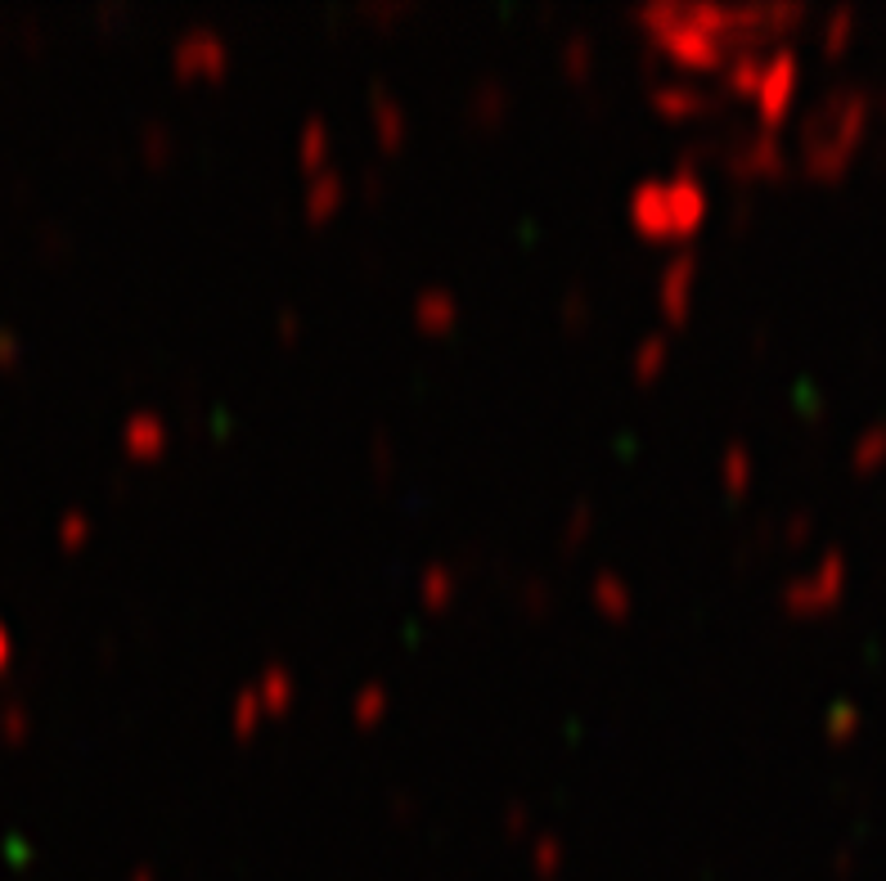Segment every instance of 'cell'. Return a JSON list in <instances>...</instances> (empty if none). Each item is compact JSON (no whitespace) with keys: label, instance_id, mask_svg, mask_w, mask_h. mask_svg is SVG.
<instances>
[{"label":"cell","instance_id":"14","mask_svg":"<svg viewBox=\"0 0 886 881\" xmlns=\"http://www.w3.org/2000/svg\"><path fill=\"white\" fill-rule=\"evenodd\" d=\"M589 603L612 620H625L635 612V590L616 571H595V580H589Z\"/></svg>","mask_w":886,"mask_h":881},{"label":"cell","instance_id":"7","mask_svg":"<svg viewBox=\"0 0 886 881\" xmlns=\"http://www.w3.org/2000/svg\"><path fill=\"white\" fill-rule=\"evenodd\" d=\"M797 95V55L783 46V50H774L765 55V72H761V86H756V108H761V122L774 126L783 113H788V104Z\"/></svg>","mask_w":886,"mask_h":881},{"label":"cell","instance_id":"17","mask_svg":"<svg viewBox=\"0 0 886 881\" xmlns=\"http://www.w3.org/2000/svg\"><path fill=\"white\" fill-rule=\"evenodd\" d=\"M667 360H671V338L667 334H644L635 342V351H631V370H635L639 383H648V378H657L661 370H667Z\"/></svg>","mask_w":886,"mask_h":881},{"label":"cell","instance_id":"20","mask_svg":"<svg viewBox=\"0 0 886 881\" xmlns=\"http://www.w3.org/2000/svg\"><path fill=\"white\" fill-rule=\"evenodd\" d=\"M262 715H266V707H262V697H256V688L252 684L235 688V697H230V728L239 733V738H248V733L262 724Z\"/></svg>","mask_w":886,"mask_h":881},{"label":"cell","instance_id":"23","mask_svg":"<svg viewBox=\"0 0 886 881\" xmlns=\"http://www.w3.org/2000/svg\"><path fill=\"white\" fill-rule=\"evenodd\" d=\"M559 55H563V68L572 72V77H585V72L595 68V41H589L585 32H572Z\"/></svg>","mask_w":886,"mask_h":881},{"label":"cell","instance_id":"2","mask_svg":"<svg viewBox=\"0 0 886 881\" xmlns=\"http://www.w3.org/2000/svg\"><path fill=\"white\" fill-rule=\"evenodd\" d=\"M625 216L648 239H689L711 216V190L703 171L671 167L667 176H644L625 194Z\"/></svg>","mask_w":886,"mask_h":881},{"label":"cell","instance_id":"25","mask_svg":"<svg viewBox=\"0 0 886 881\" xmlns=\"http://www.w3.org/2000/svg\"><path fill=\"white\" fill-rule=\"evenodd\" d=\"M559 315H563L567 328H585L589 315H595V302H589V292H585V288L572 283V288L563 292V302H559Z\"/></svg>","mask_w":886,"mask_h":881},{"label":"cell","instance_id":"1","mask_svg":"<svg viewBox=\"0 0 886 881\" xmlns=\"http://www.w3.org/2000/svg\"><path fill=\"white\" fill-rule=\"evenodd\" d=\"M801 19V5H720V0H648L635 10L644 41L675 68L720 72L738 50H756Z\"/></svg>","mask_w":886,"mask_h":881},{"label":"cell","instance_id":"10","mask_svg":"<svg viewBox=\"0 0 886 881\" xmlns=\"http://www.w3.org/2000/svg\"><path fill=\"white\" fill-rule=\"evenodd\" d=\"M347 203V176L338 167H320L311 171L307 180V190H302V207L311 220H324V216H334L338 207Z\"/></svg>","mask_w":886,"mask_h":881},{"label":"cell","instance_id":"16","mask_svg":"<svg viewBox=\"0 0 886 881\" xmlns=\"http://www.w3.org/2000/svg\"><path fill=\"white\" fill-rule=\"evenodd\" d=\"M328 140H334V135H328V122L320 113H307L302 126H298V158H302L307 171L328 167Z\"/></svg>","mask_w":886,"mask_h":881},{"label":"cell","instance_id":"27","mask_svg":"<svg viewBox=\"0 0 886 881\" xmlns=\"http://www.w3.org/2000/svg\"><path fill=\"white\" fill-rule=\"evenodd\" d=\"M369 455H374V472H379V476H392L396 450H392V436H387V432H374V446H369Z\"/></svg>","mask_w":886,"mask_h":881},{"label":"cell","instance_id":"5","mask_svg":"<svg viewBox=\"0 0 886 881\" xmlns=\"http://www.w3.org/2000/svg\"><path fill=\"white\" fill-rule=\"evenodd\" d=\"M171 68L180 77H220L230 68V41L216 27H184L171 46Z\"/></svg>","mask_w":886,"mask_h":881},{"label":"cell","instance_id":"9","mask_svg":"<svg viewBox=\"0 0 886 881\" xmlns=\"http://www.w3.org/2000/svg\"><path fill=\"white\" fill-rule=\"evenodd\" d=\"M122 440H127V450H131L135 459H158V455L171 446V427H167V419L154 414V410H135V414L127 419V427H122Z\"/></svg>","mask_w":886,"mask_h":881},{"label":"cell","instance_id":"19","mask_svg":"<svg viewBox=\"0 0 886 881\" xmlns=\"http://www.w3.org/2000/svg\"><path fill=\"white\" fill-rule=\"evenodd\" d=\"M387 711H392V692H387V684H379V679H369V684H360V692L351 697V720L356 724H379V720H387Z\"/></svg>","mask_w":886,"mask_h":881},{"label":"cell","instance_id":"29","mask_svg":"<svg viewBox=\"0 0 886 881\" xmlns=\"http://www.w3.org/2000/svg\"><path fill=\"white\" fill-rule=\"evenodd\" d=\"M275 334H279V342H298V334H302V315L298 311H279L275 315Z\"/></svg>","mask_w":886,"mask_h":881},{"label":"cell","instance_id":"12","mask_svg":"<svg viewBox=\"0 0 886 881\" xmlns=\"http://www.w3.org/2000/svg\"><path fill=\"white\" fill-rule=\"evenodd\" d=\"M410 311H415L419 328H432V334H441V328L459 324V298H455L451 288H441V283L419 288V292H415V302H410Z\"/></svg>","mask_w":886,"mask_h":881},{"label":"cell","instance_id":"22","mask_svg":"<svg viewBox=\"0 0 886 881\" xmlns=\"http://www.w3.org/2000/svg\"><path fill=\"white\" fill-rule=\"evenodd\" d=\"M135 140H140V154H144V162H154V167H158V162H167V158H171V149H176V131H171L167 122H144Z\"/></svg>","mask_w":886,"mask_h":881},{"label":"cell","instance_id":"6","mask_svg":"<svg viewBox=\"0 0 886 881\" xmlns=\"http://www.w3.org/2000/svg\"><path fill=\"white\" fill-rule=\"evenodd\" d=\"M693 288H697V252L693 248H680L667 256V266L657 275V306L671 324H684L689 319V306H693Z\"/></svg>","mask_w":886,"mask_h":881},{"label":"cell","instance_id":"11","mask_svg":"<svg viewBox=\"0 0 886 881\" xmlns=\"http://www.w3.org/2000/svg\"><path fill=\"white\" fill-rule=\"evenodd\" d=\"M464 108H468L472 122H500L513 108V90L495 77V72H487V77H477L472 90L464 95Z\"/></svg>","mask_w":886,"mask_h":881},{"label":"cell","instance_id":"28","mask_svg":"<svg viewBox=\"0 0 886 881\" xmlns=\"http://www.w3.org/2000/svg\"><path fill=\"white\" fill-rule=\"evenodd\" d=\"M523 603H527V607H531L536 616H540V612H549V603H553V594H549V584L531 576V580L523 584Z\"/></svg>","mask_w":886,"mask_h":881},{"label":"cell","instance_id":"31","mask_svg":"<svg viewBox=\"0 0 886 881\" xmlns=\"http://www.w3.org/2000/svg\"><path fill=\"white\" fill-rule=\"evenodd\" d=\"M504 828H508V832H523V828H531V810H527L523 800H513L508 810H504Z\"/></svg>","mask_w":886,"mask_h":881},{"label":"cell","instance_id":"32","mask_svg":"<svg viewBox=\"0 0 886 881\" xmlns=\"http://www.w3.org/2000/svg\"><path fill=\"white\" fill-rule=\"evenodd\" d=\"M379 190H383V176L369 171V176H364V194H379Z\"/></svg>","mask_w":886,"mask_h":881},{"label":"cell","instance_id":"15","mask_svg":"<svg viewBox=\"0 0 886 881\" xmlns=\"http://www.w3.org/2000/svg\"><path fill=\"white\" fill-rule=\"evenodd\" d=\"M252 688H256V697H262L266 715H284L292 707V697H298V679H292V671L279 666V661H271V666L252 679Z\"/></svg>","mask_w":886,"mask_h":881},{"label":"cell","instance_id":"4","mask_svg":"<svg viewBox=\"0 0 886 881\" xmlns=\"http://www.w3.org/2000/svg\"><path fill=\"white\" fill-rule=\"evenodd\" d=\"M720 162L733 171V176H769L783 167V144L769 126H752V131H733V135H720Z\"/></svg>","mask_w":886,"mask_h":881},{"label":"cell","instance_id":"30","mask_svg":"<svg viewBox=\"0 0 886 881\" xmlns=\"http://www.w3.org/2000/svg\"><path fill=\"white\" fill-rule=\"evenodd\" d=\"M405 10H410L405 0H369V5H364L369 19H396V14H405Z\"/></svg>","mask_w":886,"mask_h":881},{"label":"cell","instance_id":"26","mask_svg":"<svg viewBox=\"0 0 886 881\" xmlns=\"http://www.w3.org/2000/svg\"><path fill=\"white\" fill-rule=\"evenodd\" d=\"M559 864H563V841H559V836H540V841H536V868H540V872H553Z\"/></svg>","mask_w":886,"mask_h":881},{"label":"cell","instance_id":"13","mask_svg":"<svg viewBox=\"0 0 886 881\" xmlns=\"http://www.w3.org/2000/svg\"><path fill=\"white\" fill-rule=\"evenodd\" d=\"M761 72H765V55L761 50H738V55H729L725 63H720V90L725 95H756V86H761Z\"/></svg>","mask_w":886,"mask_h":881},{"label":"cell","instance_id":"3","mask_svg":"<svg viewBox=\"0 0 886 881\" xmlns=\"http://www.w3.org/2000/svg\"><path fill=\"white\" fill-rule=\"evenodd\" d=\"M648 104L661 118H697L725 108V90L711 82H697L693 72H652L648 77Z\"/></svg>","mask_w":886,"mask_h":881},{"label":"cell","instance_id":"21","mask_svg":"<svg viewBox=\"0 0 886 881\" xmlns=\"http://www.w3.org/2000/svg\"><path fill=\"white\" fill-rule=\"evenodd\" d=\"M720 482H725V491H747V482H752V455H747V446H725V455H720Z\"/></svg>","mask_w":886,"mask_h":881},{"label":"cell","instance_id":"8","mask_svg":"<svg viewBox=\"0 0 886 881\" xmlns=\"http://www.w3.org/2000/svg\"><path fill=\"white\" fill-rule=\"evenodd\" d=\"M369 122H374V135H379L383 149H400L405 135H410V113H405L400 95L387 82L369 86Z\"/></svg>","mask_w":886,"mask_h":881},{"label":"cell","instance_id":"18","mask_svg":"<svg viewBox=\"0 0 886 881\" xmlns=\"http://www.w3.org/2000/svg\"><path fill=\"white\" fill-rule=\"evenodd\" d=\"M455 594H459V576H455L446 563H432V567H423V576H419V599H423L432 612L451 607V603H455Z\"/></svg>","mask_w":886,"mask_h":881},{"label":"cell","instance_id":"24","mask_svg":"<svg viewBox=\"0 0 886 881\" xmlns=\"http://www.w3.org/2000/svg\"><path fill=\"white\" fill-rule=\"evenodd\" d=\"M589 527H595V504L589 499H576L567 522H563V548H580V540L589 535Z\"/></svg>","mask_w":886,"mask_h":881}]
</instances>
